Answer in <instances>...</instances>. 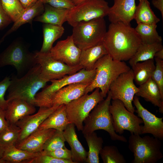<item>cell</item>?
Returning <instances> with one entry per match:
<instances>
[{
  "instance_id": "obj_1",
  "label": "cell",
  "mask_w": 163,
  "mask_h": 163,
  "mask_svg": "<svg viewBox=\"0 0 163 163\" xmlns=\"http://www.w3.org/2000/svg\"><path fill=\"white\" fill-rule=\"evenodd\" d=\"M107 53L113 59L129 60L142 44L140 37L130 24L111 23L102 41Z\"/></svg>"
},
{
  "instance_id": "obj_2",
  "label": "cell",
  "mask_w": 163,
  "mask_h": 163,
  "mask_svg": "<svg viewBox=\"0 0 163 163\" xmlns=\"http://www.w3.org/2000/svg\"><path fill=\"white\" fill-rule=\"evenodd\" d=\"M48 82L42 77L40 66L37 64L22 77H12L7 90V100L8 101L14 99H21L34 106L37 92L44 88Z\"/></svg>"
},
{
  "instance_id": "obj_3",
  "label": "cell",
  "mask_w": 163,
  "mask_h": 163,
  "mask_svg": "<svg viewBox=\"0 0 163 163\" xmlns=\"http://www.w3.org/2000/svg\"><path fill=\"white\" fill-rule=\"evenodd\" d=\"M96 73L92 82L86 89L85 94L98 88L104 98L105 97L112 82L121 74L130 69L124 61L113 59L107 54L99 59L94 68Z\"/></svg>"
},
{
  "instance_id": "obj_4",
  "label": "cell",
  "mask_w": 163,
  "mask_h": 163,
  "mask_svg": "<svg viewBox=\"0 0 163 163\" xmlns=\"http://www.w3.org/2000/svg\"><path fill=\"white\" fill-rule=\"evenodd\" d=\"M105 99L99 102L92 109L84 121L85 125L82 131L83 135L91 133L95 130L102 129L107 131L113 141L126 142L127 140L115 131L112 116L109 110L111 96L109 91Z\"/></svg>"
},
{
  "instance_id": "obj_5",
  "label": "cell",
  "mask_w": 163,
  "mask_h": 163,
  "mask_svg": "<svg viewBox=\"0 0 163 163\" xmlns=\"http://www.w3.org/2000/svg\"><path fill=\"white\" fill-rule=\"evenodd\" d=\"M37 64L35 53L29 51L28 45L21 38L14 40L0 54V67L13 66L19 78Z\"/></svg>"
},
{
  "instance_id": "obj_6",
  "label": "cell",
  "mask_w": 163,
  "mask_h": 163,
  "mask_svg": "<svg viewBox=\"0 0 163 163\" xmlns=\"http://www.w3.org/2000/svg\"><path fill=\"white\" fill-rule=\"evenodd\" d=\"M128 148L133 154L132 163H156L162 158L161 140L155 137L131 134Z\"/></svg>"
},
{
  "instance_id": "obj_7",
  "label": "cell",
  "mask_w": 163,
  "mask_h": 163,
  "mask_svg": "<svg viewBox=\"0 0 163 163\" xmlns=\"http://www.w3.org/2000/svg\"><path fill=\"white\" fill-rule=\"evenodd\" d=\"M73 27V40L81 50L102 43L107 31L104 18L80 24Z\"/></svg>"
},
{
  "instance_id": "obj_8",
  "label": "cell",
  "mask_w": 163,
  "mask_h": 163,
  "mask_svg": "<svg viewBox=\"0 0 163 163\" xmlns=\"http://www.w3.org/2000/svg\"><path fill=\"white\" fill-rule=\"evenodd\" d=\"M96 73L95 69L87 70L83 68L76 73L66 75L62 78L51 80V85L45 87L35 97L34 106L38 107H51L53 106L51 99L53 95L58 90L69 84L77 82L91 83Z\"/></svg>"
},
{
  "instance_id": "obj_9",
  "label": "cell",
  "mask_w": 163,
  "mask_h": 163,
  "mask_svg": "<svg viewBox=\"0 0 163 163\" xmlns=\"http://www.w3.org/2000/svg\"><path fill=\"white\" fill-rule=\"evenodd\" d=\"M100 90L96 88L91 94H85L66 105L68 119L78 131H82L84 121L90 113L104 100Z\"/></svg>"
},
{
  "instance_id": "obj_10",
  "label": "cell",
  "mask_w": 163,
  "mask_h": 163,
  "mask_svg": "<svg viewBox=\"0 0 163 163\" xmlns=\"http://www.w3.org/2000/svg\"><path fill=\"white\" fill-rule=\"evenodd\" d=\"M110 7L105 0H88L69 9L67 21L72 27L107 16Z\"/></svg>"
},
{
  "instance_id": "obj_11",
  "label": "cell",
  "mask_w": 163,
  "mask_h": 163,
  "mask_svg": "<svg viewBox=\"0 0 163 163\" xmlns=\"http://www.w3.org/2000/svg\"><path fill=\"white\" fill-rule=\"evenodd\" d=\"M109 106L115 132L122 134L125 130L131 134H142L143 123L142 119L128 110L123 103L118 100H112Z\"/></svg>"
},
{
  "instance_id": "obj_12",
  "label": "cell",
  "mask_w": 163,
  "mask_h": 163,
  "mask_svg": "<svg viewBox=\"0 0 163 163\" xmlns=\"http://www.w3.org/2000/svg\"><path fill=\"white\" fill-rule=\"evenodd\" d=\"M34 53L37 63L40 67L41 75L48 82L60 79L67 75L73 74L83 68L80 65L70 66L56 60L51 56L49 52L37 51Z\"/></svg>"
},
{
  "instance_id": "obj_13",
  "label": "cell",
  "mask_w": 163,
  "mask_h": 163,
  "mask_svg": "<svg viewBox=\"0 0 163 163\" xmlns=\"http://www.w3.org/2000/svg\"><path fill=\"white\" fill-rule=\"evenodd\" d=\"M132 69L120 74L110 85L109 91L112 100H118L123 103L126 109L132 113L135 110L132 102L139 89L134 82Z\"/></svg>"
},
{
  "instance_id": "obj_14",
  "label": "cell",
  "mask_w": 163,
  "mask_h": 163,
  "mask_svg": "<svg viewBox=\"0 0 163 163\" xmlns=\"http://www.w3.org/2000/svg\"><path fill=\"white\" fill-rule=\"evenodd\" d=\"M81 51L75 44L71 35L65 40L58 41L49 53L54 59L68 66H74L79 65Z\"/></svg>"
},
{
  "instance_id": "obj_15",
  "label": "cell",
  "mask_w": 163,
  "mask_h": 163,
  "mask_svg": "<svg viewBox=\"0 0 163 163\" xmlns=\"http://www.w3.org/2000/svg\"><path fill=\"white\" fill-rule=\"evenodd\" d=\"M133 102L136 108L138 116L142 119L144 125L142 126V134H150L161 140L163 139V117L159 118L145 108L139 101L138 97L135 95Z\"/></svg>"
},
{
  "instance_id": "obj_16",
  "label": "cell",
  "mask_w": 163,
  "mask_h": 163,
  "mask_svg": "<svg viewBox=\"0 0 163 163\" xmlns=\"http://www.w3.org/2000/svg\"><path fill=\"white\" fill-rule=\"evenodd\" d=\"M59 106L54 105L50 107H40L36 113L27 115L19 120L16 123L20 129L17 143L37 130L44 120Z\"/></svg>"
},
{
  "instance_id": "obj_17",
  "label": "cell",
  "mask_w": 163,
  "mask_h": 163,
  "mask_svg": "<svg viewBox=\"0 0 163 163\" xmlns=\"http://www.w3.org/2000/svg\"><path fill=\"white\" fill-rule=\"evenodd\" d=\"M136 5L135 0H114L107 16L111 23L121 22L130 24L134 19Z\"/></svg>"
},
{
  "instance_id": "obj_18",
  "label": "cell",
  "mask_w": 163,
  "mask_h": 163,
  "mask_svg": "<svg viewBox=\"0 0 163 163\" xmlns=\"http://www.w3.org/2000/svg\"><path fill=\"white\" fill-rule=\"evenodd\" d=\"M56 131L52 129L38 128L26 138L17 142L15 145L18 149L31 152H40L43 151L46 142Z\"/></svg>"
},
{
  "instance_id": "obj_19",
  "label": "cell",
  "mask_w": 163,
  "mask_h": 163,
  "mask_svg": "<svg viewBox=\"0 0 163 163\" xmlns=\"http://www.w3.org/2000/svg\"><path fill=\"white\" fill-rule=\"evenodd\" d=\"M90 84L87 82L75 83L61 88L52 96V106L66 105L85 94L86 89Z\"/></svg>"
},
{
  "instance_id": "obj_20",
  "label": "cell",
  "mask_w": 163,
  "mask_h": 163,
  "mask_svg": "<svg viewBox=\"0 0 163 163\" xmlns=\"http://www.w3.org/2000/svg\"><path fill=\"white\" fill-rule=\"evenodd\" d=\"M8 102L5 110L9 124H16L25 116L34 114L36 110L34 106L23 100L14 99Z\"/></svg>"
},
{
  "instance_id": "obj_21",
  "label": "cell",
  "mask_w": 163,
  "mask_h": 163,
  "mask_svg": "<svg viewBox=\"0 0 163 163\" xmlns=\"http://www.w3.org/2000/svg\"><path fill=\"white\" fill-rule=\"evenodd\" d=\"M75 127L73 123L69 124L63 131L64 136L71 148L72 161L75 163L85 162L88 152L78 139Z\"/></svg>"
},
{
  "instance_id": "obj_22",
  "label": "cell",
  "mask_w": 163,
  "mask_h": 163,
  "mask_svg": "<svg viewBox=\"0 0 163 163\" xmlns=\"http://www.w3.org/2000/svg\"><path fill=\"white\" fill-rule=\"evenodd\" d=\"M139 91L135 94L159 108V112L163 113V98L155 82L150 78L145 82L139 85Z\"/></svg>"
},
{
  "instance_id": "obj_23",
  "label": "cell",
  "mask_w": 163,
  "mask_h": 163,
  "mask_svg": "<svg viewBox=\"0 0 163 163\" xmlns=\"http://www.w3.org/2000/svg\"><path fill=\"white\" fill-rule=\"evenodd\" d=\"M70 123L67 116L66 105L62 104L44 120L38 128L52 129L63 131Z\"/></svg>"
},
{
  "instance_id": "obj_24",
  "label": "cell",
  "mask_w": 163,
  "mask_h": 163,
  "mask_svg": "<svg viewBox=\"0 0 163 163\" xmlns=\"http://www.w3.org/2000/svg\"><path fill=\"white\" fill-rule=\"evenodd\" d=\"M44 4L38 0L34 4L25 9L13 26L4 34L0 40V44L7 36L16 30L23 24L30 23L36 17L43 13L44 10Z\"/></svg>"
},
{
  "instance_id": "obj_25",
  "label": "cell",
  "mask_w": 163,
  "mask_h": 163,
  "mask_svg": "<svg viewBox=\"0 0 163 163\" xmlns=\"http://www.w3.org/2000/svg\"><path fill=\"white\" fill-rule=\"evenodd\" d=\"M45 4L46 5L44 6L43 12L36 17L34 19V21L60 26L67 21V17L69 9L57 8Z\"/></svg>"
},
{
  "instance_id": "obj_26",
  "label": "cell",
  "mask_w": 163,
  "mask_h": 163,
  "mask_svg": "<svg viewBox=\"0 0 163 163\" xmlns=\"http://www.w3.org/2000/svg\"><path fill=\"white\" fill-rule=\"evenodd\" d=\"M107 54L102 42L94 46L81 50L79 65L87 70H93L96 62Z\"/></svg>"
},
{
  "instance_id": "obj_27",
  "label": "cell",
  "mask_w": 163,
  "mask_h": 163,
  "mask_svg": "<svg viewBox=\"0 0 163 163\" xmlns=\"http://www.w3.org/2000/svg\"><path fill=\"white\" fill-rule=\"evenodd\" d=\"M39 152H32L16 148L15 145L5 147L1 159L4 163H30L31 160L39 156Z\"/></svg>"
},
{
  "instance_id": "obj_28",
  "label": "cell",
  "mask_w": 163,
  "mask_h": 163,
  "mask_svg": "<svg viewBox=\"0 0 163 163\" xmlns=\"http://www.w3.org/2000/svg\"><path fill=\"white\" fill-rule=\"evenodd\" d=\"M134 19L137 24H157L160 21L151 9L148 0H139L136 7Z\"/></svg>"
},
{
  "instance_id": "obj_29",
  "label": "cell",
  "mask_w": 163,
  "mask_h": 163,
  "mask_svg": "<svg viewBox=\"0 0 163 163\" xmlns=\"http://www.w3.org/2000/svg\"><path fill=\"white\" fill-rule=\"evenodd\" d=\"M64 31L62 26L45 24L43 27V42L40 51L49 52L54 42L62 35Z\"/></svg>"
},
{
  "instance_id": "obj_30",
  "label": "cell",
  "mask_w": 163,
  "mask_h": 163,
  "mask_svg": "<svg viewBox=\"0 0 163 163\" xmlns=\"http://www.w3.org/2000/svg\"><path fill=\"white\" fill-rule=\"evenodd\" d=\"M134 80L139 85L151 78L155 68L154 59L138 62L132 66Z\"/></svg>"
},
{
  "instance_id": "obj_31",
  "label": "cell",
  "mask_w": 163,
  "mask_h": 163,
  "mask_svg": "<svg viewBox=\"0 0 163 163\" xmlns=\"http://www.w3.org/2000/svg\"><path fill=\"white\" fill-rule=\"evenodd\" d=\"M163 48L162 42L151 44L142 43L136 52L129 60L132 66L136 63L150 59H154L155 53Z\"/></svg>"
},
{
  "instance_id": "obj_32",
  "label": "cell",
  "mask_w": 163,
  "mask_h": 163,
  "mask_svg": "<svg viewBox=\"0 0 163 163\" xmlns=\"http://www.w3.org/2000/svg\"><path fill=\"white\" fill-rule=\"evenodd\" d=\"M89 148L87 163H99L100 152L103 148L104 143L102 138L97 136L94 132L84 135Z\"/></svg>"
},
{
  "instance_id": "obj_33",
  "label": "cell",
  "mask_w": 163,
  "mask_h": 163,
  "mask_svg": "<svg viewBox=\"0 0 163 163\" xmlns=\"http://www.w3.org/2000/svg\"><path fill=\"white\" fill-rule=\"evenodd\" d=\"M156 24H138L135 29L139 35L142 43L151 44L162 42V38L156 30Z\"/></svg>"
},
{
  "instance_id": "obj_34",
  "label": "cell",
  "mask_w": 163,
  "mask_h": 163,
  "mask_svg": "<svg viewBox=\"0 0 163 163\" xmlns=\"http://www.w3.org/2000/svg\"><path fill=\"white\" fill-rule=\"evenodd\" d=\"M100 155L104 163H126L123 155L115 145H106L103 147Z\"/></svg>"
},
{
  "instance_id": "obj_35",
  "label": "cell",
  "mask_w": 163,
  "mask_h": 163,
  "mask_svg": "<svg viewBox=\"0 0 163 163\" xmlns=\"http://www.w3.org/2000/svg\"><path fill=\"white\" fill-rule=\"evenodd\" d=\"M20 132V128L16 124H9L8 127L0 133V140L5 147L15 145Z\"/></svg>"
},
{
  "instance_id": "obj_36",
  "label": "cell",
  "mask_w": 163,
  "mask_h": 163,
  "mask_svg": "<svg viewBox=\"0 0 163 163\" xmlns=\"http://www.w3.org/2000/svg\"><path fill=\"white\" fill-rule=\"evenodd\" d=\"M0 0L4 10L14 22L25 10L19 0Z\"/></svg>"
},
{
  "instance_id": "obj_37",
  "label": "cell",
  "mask_w": 163,
  "mask_h": 163,
  "mask_svg": "<svg viewBox=\"0 0 163 163\" xmlns=\"http://www.w3.org/2000/svg\"><path fill=\"white\" fill-rule=\"evenodd\" d=\"M66 140L63 131L56 130L45 143L43 151H50L62 148L65 146Z\"/></svg>"
},
{
  "instance_id": "obj_38",
  "label": "cell",
  "mask_w": 163,
  "mask_h": 163,
  "mask_svg": "<svg viewBox=\"0 0 163 163\" xmlns=\"http://www.w3.org/2000/svg\"><path fill=\"white\" fill-rule=\"evenodd\" d=\"M154 59L156 62L155 68L151 78L157 85L163 98V60L156 57Z\"/></svg>"
},
{
  "instance_id": "obj_39",
  "label": "cell",
  "mask_w": 163,
  "mask_h": 163,
  "mask_svg": "<svg viewBox=\"0 0 163 163\" xmlns=\"http://www.w3.org/2000/svg\"><path fill=\"white\" fill-rule=\"evenodd\" d=\"M40 152L41 154L48 155L56 158L72 161L71 151L65 146L53 151H45L43 150Z\"/></svg>"
},
{
  "instance_id": "obj_40",
  "label": "cell",
  "mask_w": 163,
  "mask_h": 163,
  "mask_svg": "<svg viewBox=\"0 0 163 163\" xmlns=\"http://www.w3.org/2000/svg\"><path fill=\"white\" fill-rule=\"evenodd\" d=\"M30 163H75L72 161L56 158L44 154H40L32 159Z\"/></svg>"
},
{
  "instance_id": "obj_41",
  "label": "cell",
  "mask_w": 163,
  "mask_h": 163,
  "mask_svg": "<svg viewBox=\"0 0 163 163\" xmlns=\"http://www.w3.org/2000/svg\"><path fill=\"white\" fill-rule=\"evenodd\" d=\"M10 83L11 78L7 76L0 82V108L4 110L6 109L8 102L5 98V95Z\"/></svg>"
},
{
  "instance_id": "obj_42",
  "label": "cell",
  "mask_w": 163,
  "mask_h": 163,
  "mask_svg": "<svg viewBox=\"0 0 163 163\" xmlns=\"http://www.w3.org/2000/svg\"><path fill=\"white\" fill-rule=\"evenodd\" d=\"M43 4H47L55 8L59 9H70L75 5L71 0H38Z\"/></svg>"
},
{
  "instance_id": "obj_43",
  "label": "cell",
  "mask_w": 163,
  "mask_h": 163,
  "mask_svg": "<svg viewBox=\"0 0 163 163\" xmlns=\"http://www.w3.org/2000/svg\"><path fill=\"white\" fill-rule=\"evenodd\" d=\"M12 22L11 19L3 8L0 0V30L6 27Z\"/></svg>"
},
{
  "instance_id": "obj_44",
  "label": "cell",
  "mask_w": 163,
  "mask_h": 163,
  "mask_svg": "<svg viewBox=\"0 0 163 163\" xmlns=\"http://www.w3.org/2000/svg\"><path fill=\"white\" fill-rule=\"evenodd\" d=\"M9 125L5 118V110L0 108V133L6 129Z\"/></svg>"
},
{
  "instance_id": "obj_45",
  "label": "cell",
  "mask_w": 163,
  "mask_h": 163,
  "mask_svg": "<svg viewBox=\"0 0 163 163\" xmlns=\"http://www.w3.org/2000/svg\"><path fill=\"white\" fill-rule=\"evenodd\" d=\"M152 3L153 6L160 11L163 18V0H152Z\"/></svg>"
},
{
  "instance_id": "obj_46",
  "label": "cell",
  "mask_w": 163,
  "mask_h": 163,
  "mask_svg": "<svg viewBox=\"0 0 163 163\" xmlns=\"http://www.w3.org/2000/svg\"><path fill=\"white\" fill-rule=\"evenodd\" d=\"M38 0H19L23 8L26 9Z\"/></svg>"
},
{
  "instance_id": "obj_47",
  "label": "cell",
  "mask_w": 163,
  "mask_h": 163,
  "mask_svg": "<svg viewBox=\"0 0 163 163\" xmlns=\"http://www.w3.org/2000/svg\"><path fill=\"white\" fill-rule=\"evenodd\" d=\"M154 57L163 60V48L157 52L155 54Z\"/></svg>"
},
{
  "instance_id": "obj_48",
  "label": "cell",
  "mask_w": 163,
  "mask_h": 163,
  "mask_svg": "<svg viewBox=\"0 0 163 163\" xmlns=\"http://www.w3.org/2000/svg\"><path fill=\"white\" fill-rule=\"evenodd\" d=\"M5 146L2 143L0 140V159H1L2 157L5 150Z\"/></svg>"
},
{
  "instance_id": "obj_49",
  "label": "cell",
  "mask_w": 163,
  "mask_h": 163,
  "mask_svg": "<svg viewBox=\"0 0 163 163\" xmlns=\"http://www.w3.org/2000/svg\"><path fill=\"white\" fill-rule=\"evenodd\" d=\"M87 0H71L75 5Z\"/></svg>"
},
{
  "instance_id": "obj_50",
  "label": "cell",
  "mask_w": 163,
  "mask_h": 163,
  "mask_svg": "<svg viewBox=\"0 0 163 163\" xmlns=\"http://www.w3.org/2000/svg\"><path fill=\"white\" fill-rule=\"evenodd\" d=\"M0 163H4V161L1 159H0Z\"/></svg>"
}]
</instances>
